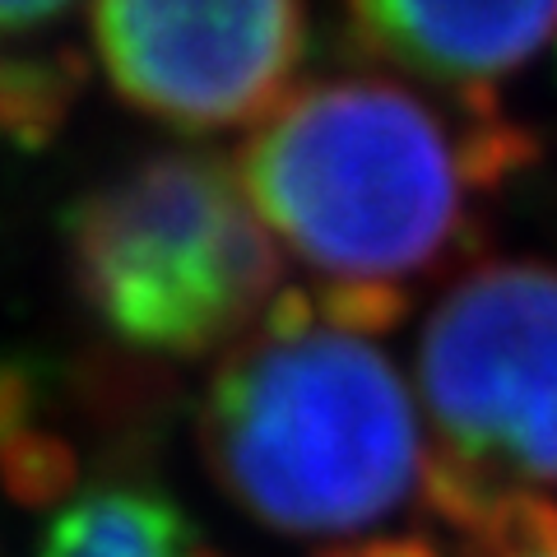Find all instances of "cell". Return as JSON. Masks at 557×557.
I'll return each mask as SVG.
<instances>
[{"mask_svg":"<svg viewBox=\"0 0 557 557\" xmlns=\"http://www.w3.org/2000/svg\"><path fill=\"white\" fill-rule=\"evenodd\" d=\"M205 456L260 525L354 534L413 493L428 450L391 358L284 293L209 386Z\"/></svg>","mask_w":557,"mask_h":557,"instance_id":"6da1fadb","label":"cell"},{"mask_svg":"<svg viewBox=\"0 0 557 557\" xmlns=\"http://www.w3.org/2000/svg\"><path fill=\"white\" fill-rule=\"evenodd\" d=\"M237 182L260 223L335 284H391L437 260L465 214L474 153L391 79L288 94L242 145Z\"/></svg>","mask_w":557,"mask_h":557,"instance_id":"7a4b0ae2","label":"cell"},{"mask_svg":"<svg viewBox=\"0 0 557 557\" xmlns=\"http://www.w3.org/2000/svg\"><path fill=\"white\" fill-rule=\"evenodd\" d=\"M70 274L121 344L196 358L270 311L284 260L247 190L209 153H153L65 214Z\"/></svg>","mask_w":557,"mask_h":557,"instance_id":"3957f363","label":"cell"},{"mask_svg":"<svg viewBox=\"0 0 557 557\" xmlns=\"http://www.w3.org/2000/svg\"><path fill=\"white\" fill-rule=\"evenodd\" d=\"M432 423L428 502L479 534L557 483V270L502 260L465 274L418 344Z\"/></svg>","mask_w":557,"mask_h":557,"instance_id":"277c9868","label":"cell"},{"mask_svg":"<svg viewBox=\"0 0 557 557\" xmlns=\"http://www.w3.org/2000/svg\"><path fill=\"white\" fill-rule=\"evenodd\" d=\"M302 47V0H94V51L112 89L177 131L265 121Z\"/></svg>","mask_w":557,"mask_h":557,"instance_id":"5b68a950","label":"cell"},{"mask_svg":"<svg viewBox=\"0 0 557 557\" xmlns=\"http://www.w3.org/2000/svg\"><path fill=\"white\" fill-rule=\"evenodd\" d=\"M372 57L450 89H483L534 61L557 33V0H348Z\"/></svg>","mask_w":557,"mask_h":557,"instance_id":"8992f818","label":"cell"},{"mask_svg":"<svg viewBox=\"0 0 557 557\" xmlns=\"http://www.w3.org/2000/svg\"><path fill=\"white\" fill-rule=\"evenodd\" d=\"M196 520L153 483H89L42 525L38 557H200Z\"/></svg>","mask_w":557,"mask_h":557,"instance_id":"52a82bcc","label":"cell"},{"mask_svg":"<svg viewBox=\"0 0 557 557\" xmlns=\"http://www.w3.org/2000/svg\"><path fill=\"white\" fill-rule=\"evenodd\" d=\"M79 0H0V131L24 139H42L65 116L79 89V57H28L20 42L51 33Z\"/></svg>","mask_w":557,"mask_h":557,"instance_id":"ba28073f","label":"cell"},{"mask_svg":"<svg viewBox=\"0 0 557 557\" xmlns=\"http://www.w3.org/2000/svg\"><path fill=\"white\" fill-rule=\"evenodd\" d=\"M474 539L479 557H557V507L548 497H516Z\"/></svg>","mask_w":557,"mask_h":557,"instance_id":"9c48e42d","label":"cell"},{"mask_svg":"<svg viewBox=\"0 0 557 557\" xmlns=\"http://www.w3.org/2000/svg\"><path fill=\"white\" fill-rule=\"evenodd\" d=\"M330 557H442L423 539H386V544H372V548H358V553H330Z\"/></svg>","mask_w":557,"mask_h":557,"instance_id":"30bf717a","label":"cell"},{"mask_svg":"<svg viewBox=\"0 0 557 557\" xmlns=\"http://www.w3.org/2000/svg\"><path fill=\"white\" fill-rule=\"evenodd\" d=\"M200 557H214V553H200Z\"/></svg>","mask_w":557,"mask_h":557,"instance_id":"8fae6325","label":"cell"}]
</instances>
